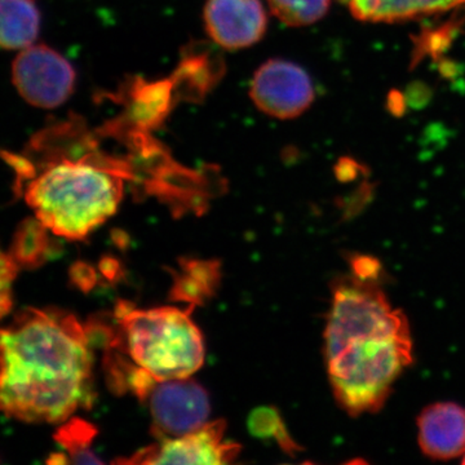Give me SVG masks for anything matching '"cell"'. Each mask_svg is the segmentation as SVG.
I'll list each match as a JSON object with an SVG mask.
<instances>
[{"label": "cell", "instance_id": "9", "mask_svg": "<svg viewBox=\"0 0 465 465\" xmlns=\"http://www.w3.org/2000/svg\"><path fill=\"white\" fill-rule=\"evenodd\" d=\"M203 17L208 35L225 50L256 45L268 27L262 0H207Z\"/></svg>", "mask_w": 465, "mask_h": 465}, {"label": "cell", "instance_id": "8", "mask_svg": "<svg viewBox=\"0 0 465 465\" xmlns=\"http://www.w3.org/2000/svg\"><path fill=\"white\" fill-rule=\"evenodd\" d=\"M250 96L265 114L293 119L311 108L316 94L311 76L302 66L274 58L256 70L251 82Z\"/></svg>", "mask_w": 465, "mask_h": 465}, {"label": "cell", "instance_id": "15", "mask_svg": "<svg viewBox=\"0 0 465 465\" xmlns=\"http://www.w3.org/2000/svg\"><path fill=\"white\" fill-rule=\"evenodd\" d=\"M50 232L36 217L20 225L9 251L18 268H38L48 259L52 250Z\"/></svg>", "mask_w": 465, "mask_h": 465}, {"label": "cell", "instance_id": "14", "mask_svg": "<svg viewBox=\"0 0 465 465\" xmlns=\"http://www.w3.org/2000/svg\"><path fill=\"white\" fill-rule=\"evenodd\" d=\"M219 281V264L216 262L189 260L183 262L182 272L174 278L173 298L189 302L195 307L213 295Z\"/></svg>", "mask_w": 465, "mask_h": 465}, {"label": "cell", "instance_id": "21", "mask_svg": "<svg viewBox=\"0 0 465 465\" xmlns=\"http://www.w3.org/2000/svg\"><path fill=\"white\" fill-rule=\"evenodd\" d=\"M18 266L9 253L0 251V321L11 312L12 292L16 280Z\"/></svg>", "mask_w": 465, "mask_h": 465}, {"label": "cell", "instance_id": "11", "mask_svg": "<svg viewBox=\"0 0 465 465\" xmlns=\"http://www.w3.org/2000/svg\"><path fill=\"white\" fill-rule=\"evenodd\" d=\"M362 23L397 24L465 7V0H339Z\"/></svg>", "mask_w": 465, "mask_h": 465}, {"label": "cell", "instance_id": "5", "mask_svg": "<svg viewBox=\"0 0 465 465\" xmlns=\"http://www.w3.org/2000/svg\"><path fill=\"white\" fill-rule=\"evenodd\" d=\"M12 81L27 103L54 109L72 96L75 72L65 57L47 45H30L15 58Z\"/></svg>", "mask_w": 465, "mask_h": 465}, {"label": "cell", "instance_id": "1", "mask_svg": "<svg viewBox=\"0 0 465 465\" xmlns=\"http://www.w3.org/2000/svg\"><path fill=\"white\" fill-rule=\"evenodd\" d=\"M382 280L351 271L332 287L324 361L336 402L353 418L381 411L414 362L409 320L391 305Z\"/></svg>", "mask_w": 465, "mask_h": 465}, {"label": "cell", "instance_id": "10", "mask_svg": "<svg viewBox=\"0 0 465 465\" xmlns=\"http://www.w3.org/2000/svg\"><path fill=\"white\" fill-rule=\"evenodd\" d=\"M418 430L425 457L451 460L465 454V407L454 402L427 406L419 415Z\"/></svg>", "mask_w": 465, "mask_h": 465}, {"label": "cell", "instance_id": "20", "mask_svg": "<svg viewBox=\"0 0 465 465\" xmlns=\"http://www.w3.org/2000/svg\"><path fill=\"white\" fill-rule=\"evenodd\" d=\"M249 430L253 436L260 437V439L273 437L287 451L299 450V446L291 440L287 433L281 415L271 407H262L251 414Z\"/></svg>", "mask_w": 465, "mask_h": 465}, {"label": "cell", "instance_id": "4", "mask_svg": "<svg viewBox=\"0 0 465 465\" xmlns=\"http://www.w3.org/2000/svg\"><path fill=\"white\" fill-rule=\"evenodd\" d=\"M193 308L137 309L118 302L121 333L114 344L157 381L191 378L204 363L203 336L192 321Z\"/></svg>", "mask_w": 465, "mask_h": 465}, {"label": "cell", "instance_id": "7", "mask_svg": "<svg viewBox=\"0 0 465 465\" xmlns=\"http://www.w3.org/2000/svg\"><path fill=\"white\" fill-rule=\"evenodd\" d=\"M225 421H211L179 437L158 439L124 464H231L241 452L238 443L224 440Z\"/></svg>", "mask_w": 465, "mask_h": 465}, {"label": "cell", "instance_id": "2", "mask_svg": "<svg viewBox=\"0 0 465 465\" xmlns=\"http://www.w3.org/2000/svg\"><path fill=\"white\" fill-rule=\"evenodd\" d=\"M91 333L74 314L29 308L0 329V411L64 423L94 402Z\"/></svg>", "mask_w": 465, "mask_h": 465}, {"label": "cell", "instance_id": "18", "mask_svg": "<svg viewBox=\"0 0 465 465\" xmlns=\"http://www.w3.org/2000/svg\"><path fill=\"white\" fill-rule=\"evenodd\" d=\"M272 14L287 26L313 25L330 11L331 0H268Z\"/></svg>", "mask_w": 465, "mask_h": 465}, {"label": "cell", "instance_id": "19", "mask_svg": "<svg viewBox=\"0 0 465 465\" xmlns=\"http://www.w3.org/2000/svg\"><path fill=\"white\" fill-rule=\"evenodd\" d=\"M465 17L454 16L445 25L432 30H423L419 35L412 36L411 69L416 67L425 57L440 58L443 52L449 50L455 35L461 29Z\"/></svg>", "mask_w": 465, "mask_h": 465}, {"label": "cell", "instance_id": "23", "mask_svg": "<svg viewBox=\"0 0 465 465\" xmlns=\"http://www.w3.org/2000/svg\"><path fill=\"white\" fill-rule=\"evenodd\" d=\"M461 463L465 464V454L463 455V459H461Z\"/></svg>", "mask_w": 465, "mask_h": 465}, {"label": "cell", "instance_id": "22", "mask_svg": "<svg viewBox=\"0 0 465 465\" xmlns=\"http://www.w3.org/2000/svg\"><path fill=\"white\" fill-rule=\"evenodd\" d=\"M388 108H390L391 114H402L405 112L403 94L397 91L391 92L390 97H388Z\"/></svg>", "mask_w": 465, "mask_h": 465}, {"label": "cell", "instance_id": "13", "mask_svg": "<svg viewBox=\"0 0 465 465\" xmlns=\"http://www.w3.org/2000/svg\"><path fill=\"white\" fill-rule=\"evenodd\" d=\"M176 92L173 82H139L134 85L130 116L142 128H154L164 121L173 103Z\"/></svg>", "mask_w": 465, "mask_h": 465}, {"label": "cell", "instance_id": "6", "mask_svg": "<svg viewBox=\"0 0 465 465\" xmlns=\"http://www.w3.org/2000/svg\"><path fill=\"white\" fill-rule=\"evenodd\" d=\"M143 400L157 439L191 433L207 423L211 412L206 390L191 378L155 381Z\"/></svg>", "mask_w": 465, "mask_h": 465}, {"label": "cell", "instance_id": "12", "mask_svg": "<svg viewBox=\"0 0 465 465\" xmlns=\"http://www.w3.org/2000/svg\"><path fill=\"white\" fill-rule=\"evenodd\" d=\"M41 15L34 0H0V47L25 50L38 36Z\"/></svg>", "mask_w": 465, "mask_h": 465}, {"label": "cell", "instance_id": "16", "mask_svg": "<svg viewBox=\"0 0 465 465\" xmlns=\"http://www.w3.org/2000/svg\"><path fill=\"white\" fill-rule=\"evenodd\" d=\"M97 436L94 424L81 418H70L54 433V440L65 450L67 463L101 464L103 460L92 451L91 446Z\"/></svg>", "mask_w": 465, "mask_h": 465}, {"label": "cell", "instance_id": "17", "mask_svg": "<svg viewBox=\"0 0 465 465\" xmlns=\"http://www.w3.org/2000/svg\"><path fill=\"white\" fill-rule=\"evenodd\" d=\"M219 74L207 54L194 52L183 58L173 82L180 88H183V94L186 92L198 97L206 94L208 88L215 84Z\"/></svg>", "mask_w": 465, "mask_h": 465}, {"label": "cell", "instance_id": "3", "mask_svg": "<svg viewBox=\"0 0 465 465\" xmlns=\"http://www.w3.org/2000/svg\"><path fill=\"white\" fill-rule=\"evenodd\" d=\"M75 118L34 134L21 153L2 152L17 191L56 237L84 240L114 215L124 198V166L108 162Z\"/></svg>", "mask_w": 465, "mask_h": 465}]
</instances>
